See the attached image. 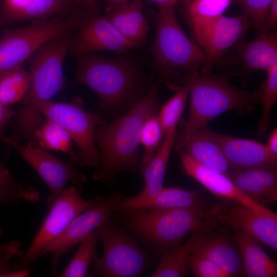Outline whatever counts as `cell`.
Segmentation results:
<instances>
[{"instance_id": "obj_1", "label": "cell", "mask_w": 277, "mask_h": 277, "mask_svg": "<svg viewBox=\"0 0 277 277\" xmlns=\"http://www.w3.org/2000/svg\"><path fill=\"white\" fill-rule=\"evenodd\" d=\"M222 205L205 200L190 207L161 209L143 208L115 211L129 231L156 254L180 244L189 234L215 225Z\"/></svg>"}, {"instance_id": "obj_2", "label": "cell", "mask_w": 277, "mask_h": 277, "mask_svg": "<svg viewBox=\"0 0 277 277\" xmlns=\"http://www.w3.org/2000/svg\"><path fill=\"white\" fill-rule=\"evenodd\" d=\"M159 84L157 81L125 114L97 129L95 142L99 149L100 163L93 174L94 180L109 182L120 172L139 170L141 131L146 119L158 112Z\"/></svg>"}, {"instance_id": "obj_3", "label": "cell", "mask_w": 277, "mask_h": 277, "mask_svg": "<svg viewBox=\"0 0 277 277\" xmlns=\"http://www.w3.org/2000/svg\"><path fill=\"white\" fill-rule=\"evenodd\" d=\"M15 121L14 128L19 133L32 135L45 120L43 116L62 127L77 145L72 163L82 166L97 168L100 156L96 149L95 134L97 129L106 123L97 114L87 111L84 101L75 96L69 103L50 100L23 102Z\"/></svg>"}, {"instance_id": "obj_4", "label": "cell", "mask_w": 277, "mask_h": 277, "mask_svg": "<svg viewBox=\"0 0 277 277\" xmlns=\"http://www.w3.org/2000/svg\"><path fill=\"white\" fill-rule=\"evenodd\" d=\"M189 88L188 118L181 123V131L175 141L182 140L207 126L216 116L230 110L247 114L260 103V90L249 91L232 84L226 75L200 74L197 70L186 73L184 79Z\"/></svg>"}, {"instance_id": "obj_5", "label": "cell", "mask_w": 277, "mask_h": 277, "mask_svg": "<svg viewBox=\"0 0 277 277\" xmlns=\"http://www.w3.org/2000/svg\"><path fill=\"white\" fill-rule=\"evenodd\" d=\"M74 55L77 66L73 83L91 89L97 95L101 108L116 110L141 97L143 78L133 64L94 52Z\"/></svg>"}, {"instance_id": "obj_6", "label": "cell", "mask_w": 277, "mask_h": 277, "mask_svg": "<svg viewBox=\"0 0 277 277\" xmlns=\"http://www.w3.org/2000/svg\"><path fill=\"white\" fill-rule=\"evenodd\" d=\"M152 53L163 75L180 70L185 73L197 70L205 60L203 49L180 25L173 6H159Z\"/></svg>"}, {"instance_id": "obj_7", "label": "cell", "mask_w": 277, "mask_h": 277, "mask_svg": "<svg viewBox=\"0 0 277 277\" xmlns=\"http://www.w3.org/2000/svg\"><path fill=\"white\" fill-rule=\"evenodd\" d=\"M82 13L67 17L33 20L26 26L6 30L0 38V74L22 65L43 43L61 33L76 29Z\"/></svg>"}, {"instance_id": "obj_8", "label": "cell", "mask_w": 277, "mask_h": 277, "mask_svg": "<svg viewBox=\"0 0 277 277\" xmlns=\"http://www.w3.org/2000/svg\"><path fill=\"white\" fill-rule=\"evenodd\" d=\"M104 253L93 264L100 276H140L150 266L151 259L137 241L108 220L97 229Z\"/></svg>"}, {"instance_id": "obj_9", "label": "cell", "mask_w": 277, "mask_h": 277, "mask_svg": "<svg viewBox=\"0 0 277 277\" xmlns=\"http://www.w3.org/2000/svg\"><path fill=\"white\" fill-rule=\"evenodd\" d=\"M75 30L67 31L50 38L27 60L30 86L20 103L49 101L63 88L65 81L63 63Z\"/></svg>"}, {"instance_id": "obj_10", "label": "cell", "mask_w": 277, "mask_h": 277, "mask_svg": "<svg viewBox=\"0 0 277 277\" xmlns=\"http://www.w3.org/2000/svg\"><path fill=\"white\" fill-rule=\"evenodd\" d=\"M101 197L85 200L80 187L71 185L60 194L25 253L15 258L25 267L39 258L41 252L57 239L80 214L95 204Z\"/></svg>"}, {"instance_id": "obj_11", "label": "cell", "mask_w": 277, "mask_h": 277, "mask_svg": "<svg viewBox=\"0 0 277 277\" xmlns=\"http://www.w3.org/2000/svg\"><path fill=\"white\" fill-rule=\"evenodd\" d=\"M0 140L15 149L45 182L50 191L47 202L48 208L68 183L79 187L86 181L85 176L75 168L72 162L63 161L30 142L25 146L12 137L4 136Z\"/></svg>"}, {"instance_id": "obj_12", "label": "cell", "mask_w": 277, "mask_h": 277, "mask_svg": "<svg viewBox=\"0 0 277 277\" xmlns=\"http://www.w3.org/2000/svg\"><path fill=\"white\" fill-rule=\"evenodd\" d=\"M123 197L120 193L101 197L95 204L77 215L57 239L41 252L39 258L51 253L53 267L55 268L63 254L109 220L116 211V204Z\"/></svg>"}, {"instance_id": "obj_13", "label": "cell", "mask_w": 277, "mask_h": 277, "mask_svg": "<svg viewBox=\"0 0 277 277\" xmlns=\"http://www.w3.org/2000/svg\"><path fill=\"white\" fill-rule=\"evenodd\" d=\"M133 48L108 18L93 10L83 13L72 37L69 51L73 55L102 50L122 53Z\"/></svg>"}, {"instance_id": "obj_14", "label": "cell", "mask_w": 277, "mask_h": 277, "mask_svg": "<svg viewBox=\"0 0 277 277\" xmlns=\"http://www.w3.org/2000/svg\"><path fill=\"white\" fill-rule=\"evenodd\" d=\"M251 28V24L243 14L233 17L223 15L208 26L196 39L205 55L202 73H211L214 65L227 51L244 38Z\"/></svg>"}, {"instance_id": "obj_15", "label": "cell", "mask_w": 277, "mask_h": 277, "mask_svg": "<svg viewBox=\"0 0 277 277\" xmlns=\"http://www.w3.org/2000/svg\"><path fill=\"white\" fill-rule=\"evenodd\" d=\"M220 222L240 231L274 250H277V214L260 213L245 206L234 203L222 206L217 216Z\"/></svg>"}, {"instance_id": "obj_16", "label": "cell", "mask_w": 277, "mask_h": 277, "mask_svg": "<svg viewBox=\"0 0 277 277\" xmlns=\"http://www.w3.org/2000/svg\"><path fill=\"white\" fill-rule=\"evenodd\" d=\"M234 52L222 57L216 64L221 66L234 67L245 73L256 70L267 71L277 63V35L274 31L258 34L251 41H239L234 46Z\"/></svg>"}, {"instance_id": "obj_17", "label": "cell", "mask_w": 277, "mask_h": 277, "mask_svg": "<svg viewBox=\"0 0 277 277\" xmlns=\"http://www.w3.org/2000/svg\"><path fill=\"white\" fill-rule=\"evenodd\" d=\"M176 134V127L169 130L161 145L149 161L140 167L145 186L135 196L123 197L116 205V211L140 208L154 198L163 187L166 170Z\"/></svg>"}, {"instance_id": "obj_18", "label": "cell", "mask_w": 277, "mask_h": 277, "mask_svg": "<svg viewBox=\"0 0 277 277\" xmlns=\"http://www.w3.org/2000/svg\"><path fill=\"white\" fill-rule=\"evenodd\" d=\"M183 172L213 195L248 207L260 213L273 211L252 200L241 191L226 174L205 167L183 151H178Z\"/></svg>"}, {"instance_id": "obj_19", "label": "cell", "mask_w": 277, "mask_h": 277, "mask_svg": "<svg viewBox=\"0 0 277 277\" xmlns=\"http://www.w3.org/2000/svg\"><path fill=\"white\" fill-rule=\"evenodd\" d=\"M225 156L231 170L265 169L276 170L277 159L258 141L219 133L209 130Z\"/></svg>"}, {"instance_id": "obj_20", "label": "cell", "mask_w": 277, "mask_h": 277, "mask_svg": "<svg viewBox=\"0 0 277 277\" xmlns=\"http://www.w3.org/2000/svg\"><path fill=\"white\" fill-rule=\"evenodd\" d=\"M75 0H2L0 25L76 14Z\"/></svg>"}, {"instance_id": "obj_21", "label": "cell", "mask_w": 277, "mask_h": 277, "mask_svg": "<svg viewBox=\"0 0 277 277\" xmlns=\"http://www.w3.org/2000/svg\"><path fill=\"white\" fill-rule=\"evenodd\" d=\"M204 127L181 141H175L177 151H183L199 164L227 175L231 170L224 154Z\"/></svg>"}, {"instance_id": "obj_22", "label": "cell", "mask_w": 277, "mask_h": 277, "mask_svg": "<svg viewBox=\"0 0 277 277\" xmlns=\"http://www.w3.org/2000/svg\"><path fill=\"white\" fill-rule=\"evenodd\" d=\"M227 176L245 195L262 206L266 207L277 200L275 170H231Z\"/></svg>"}, {"instance_id": "obj_23", "label": "cell", "mask_w": 277, "mask_h": 277, "mask_svg": "<svg viewBox=\"0 0 277 277\" xmlns=\"http://www.w3.org/2000/svg\"><path fill=\"white\" fill-rule=\"evenodd\" d=\"M212 229L205 232L199 239L192 253L212 261L229 277L242 274L241 257L234 242L222 235L210 234Z\"/></svg>"}, {"instance_id": "obj_24", "label": "cell", "mask_w": 277, "mask_h": 277, "mask_svg": "<svg viewBox=\"0 0 277 277\" xmlns=\"http://www.w3.org/2000/svg\"><path fill=\"white\" fill-rule=\"evenodd\" d=\"M233 241L241 257L244 275L248 277L276 276V263L265 252L259 242L237 230H233Z\"/></svg>"}, {"instance_id": "obj_25", "label": "cell", "mask_w": 277, "mask_h": 277, "mask_svg": "<svg viewBox=\"0 0 277 277\" xmlns=\"http://www.w3.org/2000/svg\"><path fill=\"white\" fill-rule=\"evenodd\" d=\"M108 19L134 48L145 42L149 25L143 13L141 0H133L111 11Z\"/></svg>"}, {"instance_id": "obj_26", "label": "cell", "mask_w": 277, "mask_h": 277, "mask_svg": "<svg viewBox=\"0 0 277 277\" xmlns=\"http://www.w3.org/2000/svg\"><path fill=\"white\" fill-rule=\"evenodd\" d=\"M209 226L193 233L184 244H180L163 252L160 262L150 277H182L189 274V261L199 239L211 228Z\"/></svg>"}, {"instance_id": "obj_27", "label": "cell", "mask_w": 277, "mask_h": 277, "mask_svg": "<svg viewBox=\"0 0 277 277\" xmlns=\"http://www.w3.org/2000/svg\"><path fill=\"white\" fill-rule=\"evenodd\" d=\"M232 0H193L188 8L195 38L213 21L223 15Z\"/></svg>"}, {"instance_id": "obj_28", "label": "cell", "mask_w": 277, "mask_h": 277, "mask_svg": "<svg viewBox=\"0 0 277 277\" xmlns=\"http://www.w3.org/2000/svg\"><path fill=\"white\" fill-rule=\"evenodd\" d=\"M205 200L202 197L199 190H186L177 187L163 186L154 198L138 208L161 209L183 208L195 206Z\"/></svg>"}, {"instance_id": "obj_29", "label": "cell", "mask_w": 277, "mask_h": 277, "mask_svg": "<svg viewBox=\"0 0 277 277\" xmlns=\"http://www.w3.org/2000/svg\"><path fill=\"white\" fill-rule=\"evenodd\" d=\"M31 143L45 150L68 153L71 160L75 155L70 135L62 127L48 118L34 131Z\"/></svg>"}, {"instance_id": "obj_30", "label": "cell", "mask_w": 277, "mask_h": 277, "mask_svg": "<svg viewBox=\"0 0 277 277\" xmlns=\"http://www.w3.org/2000/svg\"><path fill=\"white\" fill-rule=\"evenodd\" d=\"M30 86V74L22 65L0 74V101L8 106L20 103Z\"/></svg>"}, {"instance_id": "obj_31", "label": "cell", "mask_w": 277, "mask_h": 277, "mask_svg": "<svg viewBox=\"0 0 277 277\" xmlns=\"http://www.w3.org/2000/svg\"><path fill=\"white\" fill-rule=\"evenodd\" d=\"M101 240L97 229L83 240L69 263L61 273L62 277L88 276V268L98 257L97 245Z\"/></svg>"}, {"instance_id": "obj_32", "label": "cell", "mask_w": 277, "mask_h": 277, "mask_svg": "<svg viewBox=\"0 0 277 277\" xmlns=\"http://www.w3.org/2000/svg\"><path fill=\"white\" fill-rule=\"evenodd\" d=\"M267 77L260 87L262 113L258 126V134L265 135L270 123V116L277 100V63L267 71Z\"/></svg>"}, {"instance_id": "obj_33", "label": "cell", "mask_w": 277, "mask_h": 277, "mask_svg": "<svg viewBox=\"0 0 277 277\" xmlns=\"http://www.w3.org/2000/svg\"><path fill=\"white\" fill-rule=\"evenodd\" d=\"M166 134L157 113L149 116L144 123L140 133V144L144 148L141 165L147 163L156 151Z\"/></svg>"}, {"instance_id": "obj_34", "label": "cell", "mask_w": 277, "mask_h": 277, "mask_svg": "<svg viewBox=\"0 0 277 277\" xmlns=\"http://www.w3.org/2000/svg\"><path fill=\"white\" fill-rule=\"evenodd\" d=\"M189 93V86L185 83L161 107L157 114L165 133L176 127L180 121Z\"/></svg>"}, {"instance_id": "obj_35", "label": "cell", "mask_w": 277, "mask_h": 277, "mask_svg": "<svg viewBox=\"0 0 277 277\" xmlns=\"http://www.w3.org/2000/svg\"><path fill=\"white\" fill-rule=\"evenodd\" d=\"M39 193L32 186L24 187L20 183L6 184L0 182V204H16L22 201L35 203Z\"/></svg>"}, {"instance_id": "obj_36", "label": "cell", "mask_w": 277, "mask_h": 277, "mask_svg": "<svg viewBox=\"0 0 277 277\" xmlns=\"http://www.w3.org/2000/svg\"><path fill=\"white\" fill-rule=\"evenodd\" d=\"M273 0H235L242 14L257 32L260 29Z\"/></svg>"}, {"instance_id": "obj_37", "label": "cell", "mask_w": 277, "mask_h": 277, "mask_svg": "<svg viewBox=\"0 0 277 277\" xmlns=\"http://www.w3.org/2000/svg\"><path fill=\"white\" fill-rule=\"evenodd\" d=\"M189 268L196 277H229L219 266L212 261L192 253L189 259Z\"/></svg>"}, {"instance_id": "obj_38", "label": "cell", "mask_w": 277, "mask_h": 277, "mask_svg": "<svg viewBox=\"0 0 277 277\" xmlns=\"http://www.w3.org/2000/svg\"><path fill=\"white\" fill-rule=\"evenodd\" d=\"M13 256H8L0 261V277H25L30 273L19 262H11Z\"/></svg>"}, {"instance_id": "obj_39", "label": "cell", "mask_w": 277, "mask_h": 277, "mask_svg": "<svg viewBox=\"0 0 277 277\" xmlns=\"http://www.w3.org/2000/svg\"><path fill=\"white\" fill-rule=\"evenodd\" d=\"M277 25V0H273L268 12L258 31V34L274 31Z\"/></svg>"}, {"instance_id": "obj_40", "label": "cell", "mask_w": 277, "mask_h": 277, "mask_svg": "<svg viewBox=\"0 0 277 277\" xmlns=\"http://www.w3.org/2000/svg\"><path fill=\"white\" fill-rule=\"evenodd\" d=\"M4 230L0 225V237L3 234ZM21 244L16 241H12L6 243L0 242V261L8 256H16L21 252L20 250Z\"/></svg>"}, {"instance_id": "obj_41", "label": "cell", "mask_w": 277, "mask_h": 277, "mask_svg": "<svg viewBox=\"0 0 277 277\" xmlns=\"http://www.w3.org/2000/svg\"><path fill=\"white\" fill-rule=\"evenodd\" d=\"M16 112L0 101V139L5 136L4 128Z\"/></svg>"}, {"instance_id": "obj_42", "label": "cell", "mask_w": 277, "mask_h": 277, "mask_svg": "<svg viewBox=\"0 0 277 277\" xmlns=\"http://www.w3.org/2000/svg\"><path fill=\"white\" fill-rule=\"evenodd\" d=\"M266 147L269 153L273 157L277 159L276 128L274 129L270 133Z\"/></svg>"}, {"instance_id": "obj_43", "label": "cell", "mask_w": 277, "mask_h": 277, "mask_svg": "<svg viewBox=\"0 0 277 277\" xmlns=\"http://www.w3.org/2000/svg\"><path fill=\"white\" fill-rule=\"evenodd\" d=\"M0 182L6 184H14L16 183L9 171L1 164Z\"/></svg>"}, {"instance_id": "obj_44", "label": "cell", "mask_w": 277, "mask_h": 277, "mask_svg": "<svg viewBox=\"0 0 277 277\" xmlns=\"http://www.w3.org/2000/svg\"><path fill=\"white\" fill-rule=\"evenodd\" d=\"M110 4V8L112 11L120 8L129 2V0H107Z\"/></svg>"}, {"instance_id": "obj_45", "label": "cell", "mask_w": 277, "mask_h": 277, "mask_svg": "<svg viewBox=\"0 0 277 277\" xmlns=\"http://www.w3.org/2000/svg\"><path fill=\"white\" fill-rule=\"evenodd\" d=\"M161 6H174L179 0H148Z\"/></svg>"}, {"instance_id": "obj_46", "label": "cell", "mask_w": 277, "mask_h": 277, "mask_svg": "<svg viewBox=\"0 0 277 277\" xmlns=\"http://www.w3.org/2000/svg\"><path fill=\"white\" fill-rule=\"evenodd\" d=\"M96 0H83L86 8L87 9V12H90L93 10Z\"/></svg>"}, {"instance_id": "obj_47", "label": "cell", "mask_w": 277, "mask_h": 277, "mask_svg": "<svg viewBox=\"0 0 277 277\" xmlns=\"http://www.w3.org/2000/svg\"><path fill=\"white\" fill-rule=\"evenodd\" d=\"M76 3L77 5H80L82 2H83V0H75Z\"/></svg>"}]
</instances>
